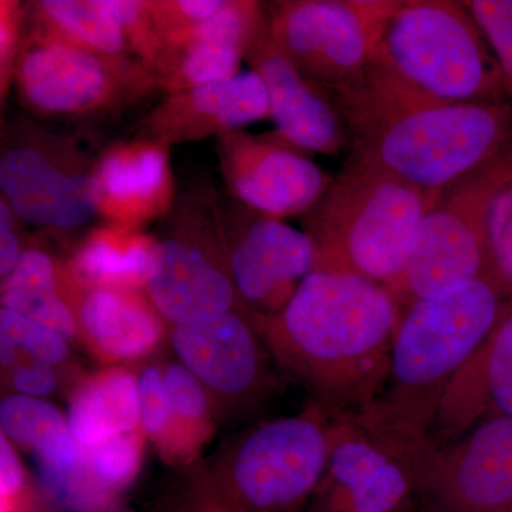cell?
<instances>
[{"label":"cell","instance_id":"7c38bea8","mask_svg":"<svg viewBox=\"0 0 512 512\" xmlns=\"http://www.w3.org/2000/svg\"><path fill=\"white\" fill-rule=\"evenodd\" d=\"M94 165L62 141L16 137L0 157L2 200L30 224L55 231L83 227L99 211Z\"/></svg>","mask_w":512,"mask_h":512},{"label":"cell","instance_id":"5bb4252c","mask_svg":"<svg viewBox=\"0 0 512 512\" xmlns=\"http://www.w3.org/2000/svg\"><path fill=\"white\" fill-rule=\"evenodd\" d=\"M148 298L171 326L244 311L229 265L227 232L180 231L157 238Z\"/></svg>","mask_w":512,"mask_h":512},{"label":"cell","instance_id":"44dd1931","mask_svg":"<svg viewBox=\"0 0 512 512\" xmlns=\"http://www.w3.org/2000/svg\"><path fill=\"white\" fill-rule=\"evenodd\" d=\"M494 417H512V309L448 386L429 447L447 446Z\"/></svg>","mask_w":512,"mask_h":512},{"label":"cell","instance_id":"ffe728a7","mask_svg":"<svg viewBox=\"0 0 512 512\" xmlns=\"http://www.w3.org/2000/svg\"><path fill=\"white\" fill-rule=\"evenodd\" d=\"M94 180L104 224L141 229L173 204L168 147L156 141L136 137L110 147L94 165Z\"/></svg>","mask_w":512,"mask_h":512},{"label":"cell","instance_id":"52a82bcc","mask_svg":"<svg viewBox=\"0 0 512 512\" xmlns=\"http://www.w3.org/2000/svg\"><path fill=\"white\" fill-rule=\"evenodd\" d=\"M511 178L512 144L440 191L402 274L386 288L400 315L421 299L498 272L488 225L495 198Z\"/></svg>","mask_w":512,"mask_h":512},{"label":"cell","instance_id":"5b68a950","mask_svg":"<svg viewBox=\"0 0 512 512\" xmlns=\"http://www.w3.org/2000/svg\"><path fill=\"white\" fill-rule=\"evenodd\" d=\"M439 194L350 154L322 198L303 215L305 232L315 242V269L392 285Z\"/></svg>","mask_w":512,"mask_h":512},{"label":"cell","instance_id":"f1b7e54d","mask_svg":"<svg viewBox=\"0 0 512 512\" xmlns=\"http://www.w3.org/2000/svg\"><path fill=\"white\" fill-rule=\"evenodd\" d=\"M70 343L55 330L10 309H0L2 370L19 362L60 367L69 360Z\"/></svg>","mask_w":512,"mask_h":512},{"label":"cell","instance_id":"e0dca14e","mask_svg":"<svg viewBox=\"0 0 512 512\" xmlns=\"http://www.w3.org/2000/svg\"><path fill=\"white\" fill-rule=\"evenodd\" d=\"M271 117L269 93L254 70L239 72L220 82L167 94L141 121L137 137L171 144L241 131Z\"/></svg>","mask_w":512,"mask_h":512},{"label":"cell","instance_id":"ac0fdd59","mask_svg":"<svg viewBox=\"0 0 512 512\" xmlns=\"http://www.w3.org/2000/svg\"><path fill=\"white\" fill-rule=\"evenodd\" d=\"M265 22L261 3L225 0L212 18L164 40L158 86L173 94L235 76Z\"/></svg>","mask_w":512,"mask_h":512},{"label":"cell","instance_id":"74e56055","mask_svg":"<svg viewBox=\"0 0 512 512\" xmlns=\"http://www.w3.org/2000/svg\"><path fill=\"white\" fill-rule=\"evenodd\" d=\"M15 212L5 201H0V278H5L18 264L25 248L16 231Z\"/></svg>","mask_w":512,"mask_h":512},{"label":"cell","instance_id":"8d00e7d4","mask_svg":"<svg viewBox=\"0 0 512 512\" xmlns=\"http://www.w3.org/2000/svg\"><path fill=\"white\" fill-rule=\"evenodd\" d=\"M3 384L8 394L45 399L56 393L60 386L57 367L37 362H19L2 370Z\"/></svg>","mask_w":512,"mask_h":512},{"label":"cell","instance_id":"7402d4cb","mask_svg":"<svg viewBox=\"0 0 512 512\" xmlns=\"http://www.w3.org/2000/svg\"><path fill=\"white\" fill-rule=\"evenodd\" d=\"M74 306L80 343L106 366L146 359L170 333L144 289H87L76 296Z\"/></svg>","mask_w":512,"mask_h":512},{"label":"cell","instance_id":"603a6c76","mask_svg":"<svg viewBox=\"0 0 512 512\" xmlns=\"http://www.w3.org/2000/svg\"><path fill=\"white\" fill-rule=\"evenodd\" d=\"M0 434L35 456L52 495L79 473L83 446L73 436L67 414L49 400L6 394L0 403Z\"/></svg>","mask_w":512,"mask_h":512},{"label":"cell","instance_id":"8992f818","mask_svg":"<svg viewBox=\"0 0 512 512\" xmlns=\"http://www.w3.org/2000/svg\"><path fill=\"white\" fill-rule=\"evenodd\" d=\"M377 53L444 103H510L503 70L463 2L403 0Z\"/></svg>","mask_w":512,"mask_h":512},{"label":"cell","instance_id":"836d02e7","mask_svg":"<svg viewBox=\"0 0 512 512\" xmlns=\"http://www.w3.org/2000/svg\"><path fill=\"white\" fill-rule=\"evenodd\" d=\"M32 485L18 448L0 434V512H29Z\"/></svg>","mask_w":512,"mask_h":512},{"label":"cell","instance_id":"d590c367","mask_svg":"<svg viewBox=\"0 0 512 512\" xmlns=\"http://www.w3.org/2000/svg\"><path fill=\"white\" fill-rule=\"evenodd\" d=\"M488 235L495 268L512 286V178L495 198Z\"/></svg>","mask_w":512,"mask_h":512},{"label":"cell","instance_id":"2e32d148","mask_svg":"<svg viewBox=\"0 0 512 512\" xmlns=\"http://www.w3.org/2000/svg\"><path fill=\"white\" fill-rule=\"evenodd\" d=\"M227 241L232 279L249 315L281 312L315 269L309 234L259 212Z\"/></svg>","mask_w":512,"mask_h":512},{"label":"cell","instance_id":"4316f807","mask_svg":"<svg viewBox=\"0 0 512 512\" xmlns=\"http://www.w3.org/2000/svg\"><path fill=\"white\" fill-rule=\"evenodd\" d=\"M164 382L170 404V439L161 460L183 468L197 461L220 421L207 389L180 362L164 363Z\"/></svg>","mask_w":512,"mask_h":512},{"label":"cell","instance_id":"9c48e42d","mask_svg":"<svg viewBox=\"0 0 512 512\" xmlns=\"http://www.w3.org/2000/svg\"><path fill=\"white\" fill-rule=\"evenodd\" d=\"M403 0H286L266 6L272 42L305 79L332 87L373 59Z\"/></svg>","mask_w":512,"mask_h":512},{"label":"cell","instance_id":"30bf717a","mask_svg":"<svg viewBox=\"0 0 512 512\" xmlns=\"http://www.w3.org/2000/svg\"><path fill=\"white\" fill-rule=\"evenodd\" d=\"M168 338L177 362L207 389L221 420L254 412L275 390L274 359L247 312L171 326Z\"/></svg>","mask_w":512,"mask_h":512},{"label":"cell","instance_id":"cb8c5ba5","mask_svg":"<svg viewBox=\"0 0 512 512\" xmlns=\"http://www.w3.org/2000/svg\"><path fill=\"white\" fill-rule=\"evenodd\" d=\"M157 238L141 229L103 224L74 249L63 271L74 301L94 288L146 289Z\"/></svg>","mask_w":512,"mask_h":512},{"label":"cell","instance_id":"1f68e13d","mask_svg":"<svg viewBox=\"0 0 512 512\" xmlns=\"http://www.w3.org/2000/svg\"><path fill=\"white\" fill-rule=\"evenodd\" d=\"M503 70L512 106V0H464Z\"/></svg>","mask_w":512,"mask_h":512},{"label":"cell","instance_id":"3957f363","mask_svg":"<svg viewBox=\"0 0 512 512\" xmlns=\"http://www.w3.org/2000/svg\"><path fill=\"white\" fill-rule=\"evenodd\" d=\"M511 309L500 272L414 303L400 315L382 392L353 420L410 470L430 446L448 386Z\"/></svg>","mask_w":512,"mask_h":512},{"label":"cell","instance_id":"4dcf8cb0","mask_svg":"<svg viewBox=\"0 0 512 512\" xmlns=\"http://www.w3.org/2000/svg\"><path fill=\"white\" fill-rule=\"evenodd\" d=\"M140 429L163 456L170 439V404L164 382V363L147 362L137 372Z\"/></svg>","mask_w":512,"mask_h":512},{"label":"cell","instance_id":"d6a6232c","mask_svg":"<svg viewBox=\"0 0 512 512\" xmlns=\"http://www.w3.org/2000/svg\"><path fill=\"white\" fill-rule=\"evenodd\" d=\"M224 3L225 0H167L150 2V10L164 45V40L212 18Z\"/></svg>","mask_w":512,"mask_h":512},{"label":"cell","instance_id":"8fae6325","mask_svg":"<svg viewBox=\"0 0 512 512\" xmlns=\"http://www.w3.org/2000/svg\"><path fill=\"white\" fill-rule=\"evenodd\" d=\"M421 512H512V417L477 424L410 466Z\"/></svg>","mask_w":512,"mask_h":512},{"label":"cell","instance_id":"f546056e","mask_svg":"<svg viewBox=\"0 0 512 512\" xmlns=\"http://www.w3.org/2000/svg\"><path fill=\"white\" fill-rule=\"evenodd\" d=\"M126 39L131 56L156 76L164 57L163 39L151 15L150 2L101 0Z\"/></svg>","mask_w":512,"mask_h":512},{"label":"cell","instance_id":"6da1fadb","mask_svg":"<svg viewBox=\"0 0 512 512\" xmlns=\"http://www.w3.org/2000/svg\"><path fill=\"white\" fill-rule=\"evenodd\" d=\"M249 316L276 366L332 419H355L382 392L400 323L384 286L313 269L281 312Z\"/></svg>","mask_w":512,"mask_h":512},{"label":"cell","instance_id":"4fadbf2b","mask_svg":"<svg viewBox=\"0 0 512 512\" xmlns=\"http://www.w3.org/2000/svg\"><path fill=\"white\" fill-rule=\"evenodd\" d=\"M218 158L235 198L249 210L276 220L305 215L333 181L306 151L278 133L225 134L218 141Z\"/></svg>","mask_w":512,"mask_h":512},{"label":"cell","instance_id":"277c9868","mask_svg":"<svg viewBox=\"0 0 512 512\" xmlns=\"http://www.w3.org/2000/svg\"><path fill=\"white\" fill-rule=\"evenodd\" d=\"M330 417L316 404L256 424L180 468L171 512H298L328 466Z\"/></svg>","mask_w":512,"mask_h":512},{"label":"cell","instance_id":"7a4b0ae2","mask_svg":"<svg viewBox=\"0 0 512 512\" xmlns=\"http://www.w3.org/2000/svg\"><path fill=\"white\" fill-rule=\"evenodd\" d=\"M355 154L427 191H441L512 144L511 103H444L375 53L346 82L325 87Z\"/></svg>","mask_w":512,"mask_h":512},{"label":"cell","instance_id":"83f0119b","mask_svg":"<svg viewBox=\"0 0 512 512\" xmlns=\"http://www.w3.org/2000/svg\"><path fill=\"white\" fill-rule=\"evenodd\" d=\"M33 26L97 55L127 59L120 26L101 0H43L33 6Z\"/></svg>","mask_w":512,"mask_h":512},{"label":"cell","instance_id":"d6986e66","mask_svg":"<svg viewBox=\"0 0 512 512\" xmlns=\"http://www.w3.org/2000/svg\"><path fill=\"white\" fill-rule=\"evenodd\" d=\"M247 60L266 84L271 119L279 136L306 153L326 156H335L348 146V130L335 104L322 87L305 79L272 42L268 18Z\"/></svg>","mask_w":512,"mask_h":512},{"label":"cell","instance_id":"ba28073f","mask_svg":"<svg viewBox=\"0 0 512 512\" xmlns=\"http://www.w3.org/2000/svg\"><path fill=\"white\" fill-rule=\"evenodd\" d=\"M23 36L15 79L20 103L39 117L89 119L160 89L136 59H114L33 26Z\"/></svg>","mask_w":512,"mask_h":512},{"label":"cell","instance_id":"d4e9b609","mask_svg":"<svg viewBox=\"0 0 512 512\" xmlns=\"http://www.w3.org/2000/svg\"><path fill=\"white\" fill-rule=\"evenodd\" d=\"M70 430L82 446L140 430L137 373L130 366H106L77 380L67 410Z\"/></svg>","mask_w":512,"mask_h":512},{"label":"cell","instance_id":"e575fe53","mask_svg":"<svg viewBox=\"0 0 512 512\" xmlns=\"http://www.w3.org/2000/svg\"><path fill=\"white\" fill-rule=\"evenodd\" d=\"M26 15L18 2H0V89L2 100L15 79Z\"/></svg>","mask_w":512,"mask_h":512},{"label":"cell","instance_id":"484cf974","mask_svg":"<svg viewBox=\"0 0 512 512\" xmlns=\"http://www.w3.org/2000/svg\"><path fill=\"white\" fill-rule=\"evenodd\" d=\"M2 308L42 323L67 342H80L74 299L63 266L43 249L25 248L0 286Z\"/></svg>","mask_w":512,"mask_h":512},{"label":"cell","instance_id":"9a60e30c","mask_svg":"<svg viewBox=\"0 0 512 512\" xmlns=\"http://www.w3.org/2000/svg\"><path fill=\"white\" fill-rule=\"evenodd\" d=\"M313 512H410L416 487L409 467L350 417H330L328 466Z\"/></svg>","mask_w":512,"mask_h":512}]
</instances>
